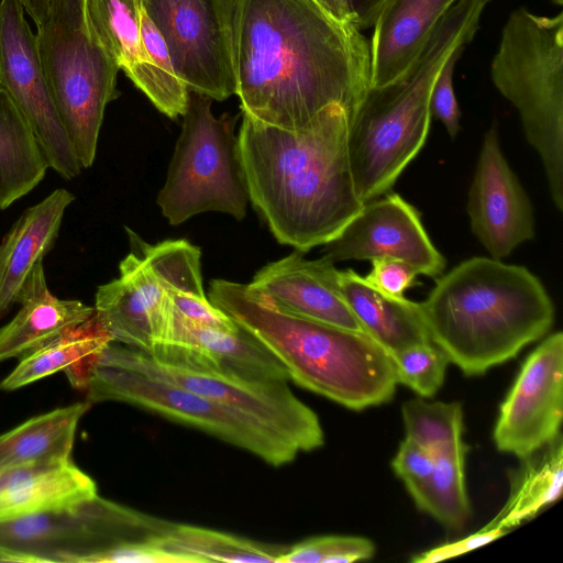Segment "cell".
Masks as SVG:
<instances>
[{
	"mask_svg": "<svg viewBox=\"0 0 563 563\" xmlns=\"http://www.w3.org/2000/svg\"><path fill=\"white\" fill-rule=\"evenodd\" d=\"M466 210L474 235L493 258L508 256L536 234L531 200L501 151L495 122L484 134Z\"/></svg>",
	"mask_w": 563,
	"mask_h": 563,
	"instance_id": "2e32d148",
	"label": "cell"
},
{
	"mask_svg": "<svg viewBox=\"0 0 563 563\" xmlns=\"http://www.w3.org/2000/svg\"><path fill=\"white\" fill-rule=\"evenodd\" d=\"M419 307L430 340L467 376L514 358L554 321L553 302L536 275L484 256L440 275Z\"/></svg>",
	"mask_w": 563,
	"mask_h": 563,
	"instance_id": "3957f363",
	"label": "cell"
},
{
	"mask_svg": "<svg viewBox=\"0 0 563 563\" xmlns=\"http://www.w3.org/2000/svg\"><path fill=\"white\" fill-rule=\"evenodd\" d=\"M96 364L135 371L227 405L278 433L299 452L316 450L324 443L318 416L295 396L287 382H250L174 367L115 341L104 347Z\"/></svg>",
	"mask_w": 563,
	"mask_h": 563,
	"instance_id": "8fae6325",
	"label": "cell"
},
{
	"mask_svg": "<svg viewBox=\"0 0 563 563\" xmlns=\"http://www.w3.org/2000/svg\"><path fill=\"white\" fill-rule=\"evenodd\" d=\"M18 303V313L0 328V362L24 357L95 313L91 306L59 299L51 292L43 261L26 279Z\"/></svg>",
	"mask_w": 563,
	"mask_h": 563,
	"instance_id": "7402d4cb",
	"label": "cell"
},
{
	"mask_svg": "<svg viewBox=\"0 0 563 563\" xmlns=\"http://www.w3.org/2000/svg\"><path fill=\"white\" fill-rule=\"evenodd\" d=\"M371 263L372 268L364 278L386 295L401 298L416 285L419 273L404 261L382 257L372 260Z\"/></svg>",
	"mask_w": 563,
	"mask_h": 563,
	"instance_id": "ab89813d",
	"label": "cell"
},
{
	"mask_svg": "<svg viewBox=\"0 0 563 563\" xmlns=\"http://www.w3.org/2000/svg\"><path fill=\"white\" fill-rule=\"evenodd\" d=\"M113 341L93 316L20 358V363L0 383L11 391L64 371L74 388L84 389L87 377L101 352Z\"/></svg>",
	"mask_w": 563,
	"mask_h": 563,
	"instance_id": "d4e9b609",
	"label": "cell"
},
{
	"mask_svg": "<svg viewBox=\"0 0 563 563\" xmlns=\"http://www.w3.org/2000/svg\"><path fill=\"white\" fill-rule=\"evenodd\" d=\"M522 461L521 467L512 476L507 503L486 527H498L508 531L561 497L562 434Z\"/></svg>",
	"mask_w": 563,
	"mask_h": 563,
	"instance_id": "83f0119b",
	"label": "cell"
},
{
	"mask_svg": "<svg viewBox=\"0 0 563 563\" xmlns=\"http://www.w3.org/2000/svg\"><path fill=\"white\" fill-rule=\"evenodd\" d=\"M34 21L35 25L42 24L51 10L52 0H19Z\"/></svg>",
	"mask_w": 563,
	"mask_h": 563,
	"instance_id": "ee69618b",
	"label": "cell"
},
{
	"mask_svg": "<svg viewBox=\"0 0 563 563\" xmlns=\"http://www.w3.org/2000/svg\"><path fill=\"white\" fill-rule=\"evenodd\" d=\"M465 45L457 47L443 65L432 89L430 99L431 114L437 117L454 139L460 130L461 112L453 90L454 67L465 49Z\"/></svg>",
	"mask_w": 563,
	"mask_h": 563,
	"instance_id": "8d00e7d4",
	"label": "cell"
},
{
	"mask_svg": "<svg viewBox=\"0 0 563 563\" xmlns=\"http://www.w3.org/2000/svg\"><path fill=\"white\" fill-rule=\"evenodd\" d=\"M5 473L7 471H0V489L4 483Z\"/></svg>",
	"mask_w": 563,
	"mask_h": 563,
	"instance_id": "bcb514c9",
	"label": "cell"
},
{
	"mask_svg": "<svg viewBox=\"0 0 563 563\" xmlns=\"http://www.w3.org/2000/svg\"><path fill=\"white\" fill-rule=\"evenodd\" d=\"M433 465V452L407 437L391 461L394 472L405 483L410 495L428 481Z\"/></svg>",
	"mask_w": 563,
	"mask_h": 563,
	"instance_id": "74e56055",
	"label": "cell"
},
{
	"mask_svg": "<svg viewBox=\"0 0 563 563\" xmlns=\"http://www.w3.org/2000/svg\"><path fill=\"white\" fill-rule=\"evenodd\" d=\"M322 256L333 263L396 258L433 278L445 268V258L431 242L419 212L395 192L366 202L322 245Z\"/></svg>",
	"mask_w": 563,
	"mask_h": 563,
	"instance_id": "9a60e30c",
	"label": "cell"
},
{
	"mask_svg": "<svg viewBox=\"0 0 563 563\" xmlns=\"http://www.w3.org/2000/svg\"><path fill=\"white\" fill-rule=\"evenodd\" d=\"M168 307L161 279L131 252L119 264V277L97 288L93 309L113 341L151 353L164 340Z\"/></svg>",
	"mask_w": 563,
	"mask_h": 563,
	"instance_id": "ac0fdd59",
	"label": "cell"
},
{
	"mask_svg": "<svg viewBox=\"0 0 563 563\" xmlns=\"http://www.w3.org/2000/svg\"><path fill=\"white\" fill-rule=\"evenodd\" d=\"M48 168L31 126L0 85V209L31 192Z\"/></svg>",
	"mask_w": 563,
	"mask_h": 563,
	"instance_id": "4316f807",
	"label": "cell"
},
{
	"mask_svg": "<svg viewBox=\"0 0 563 563\" xmlns=\"http://www.w3.org/2000/svg\"><path fill=\"white\" fill-rule=\"evenodd\" d=\"M235 95L241 110L289 131L331 104L353 117L371 89V42L312 0H236Z\"/></svg>",
	"mask_w": 563,
	"mask_h": 563,
	"instance_id": "6da1fadb",
	"label": "cell"
},
{
	"mask_svg": "<svg viewBox=\"0 0 563 563\" xmlns=\"http://www.w3.org/2000/svg\"><path fill=\"white\" fill-rule=\"evenodd\" d=\"M406 437L434 452L462 438L463 409L460 402H428L415 398L402 404Z\"/></svg>",
	"mask_w": 563,
	"mask_h": 563,
	"instance_id": "836d02e7",
	"label": "cell"
},
{
	"mask_svg": "<svg viewBox=\"0 0 563 563\" xmlns=\"http://www.w3.org/2000/svg\"><path fill=\"white\" fill-rule=\"evenodd\" d=\"M349 128L339 104L297 131L243 114L238 140L249 198L280 244L303 253L323 245L364 206L350 166Z\"/></svg>",
	"mask_w": 563,
	"mask_h": 563,
	"instance_id": "7a4b0ae2",
	"label": "cell"
},
{
	"mask_svg": "<svg viewBox=\"0 0 563 563\" xmlns=\"http://www.w3.org/2000/svg\"><path fill=\"white\" fill-rule=\"evenodd\" d=\"M507 530L498 527H484L478 532L459 541L442 544L415 555V563H433L462 555L473 549L485 545L503 537Z\"/></svg>",
	"mask_w": 563,
	"mask_h": 563,
	"instance_id": "60d3db41",
	"label": "cell"
},
{
	"mask_svg": "<svg viewBox=\"0 0 563 563\" xmlns=\"http://www.w3.org/2000/svg\"><path fill=\"white\" fill-rule=\"evenodd\" d=\"M36 45L55 108L81 168L92 166L109 102L119 95L115 62L92 36L84 0H52Z\"/></svg>",
	"mask_w": 563,
	"mask_h": 563,
	"instance_id": "ba28073f",
	"label": "cell"
},
{
	"mask_svg": "<svg viewBox=\"0 0 563 563\" xmlns=\"http://www.w3.org/2000/svg\"><path fill=\"white\" fill-rule=\"evenodd\" d=\"M82 391L90 405L120 401L205 431L272 466L296 459L298 449L257 420L211 398L135 371L96 364Z\"/></svg>",
	"mask_w": 563,
	"mask_h": 563,
	"instance_id": "30bf717a",
	"label": "cell"
},
{
	"mask_svg": "<svg viewBox=\"0 0 563 563\" xmlns=\"http://www.w3.org/2000/svg\"><path fill=\"white\" fill-rule=\"evenodd\" d=\"M457 0H387L371 42V88L386 86L412 64L430 32Z\"/></svg>",
	"mask_w": 563,
	"mask_h": 563,
	"instance_id": "44dd1931",
	"label": "cell"
},
{
	"mask_svg": "<svg viewBox=\"0 0 563 563\" xmlns=\"http://www.w3.org/2000/svg\"><path fill=\"white\" fill-rule=\"evenodd\" d=\"M374 554L375 544L367 538L323 536L289 547L277 563H351L369 560Z\"/></svg>",
	"mask_w": 563,
	"mask_h": 563,
	"instance_id": "d590c367",
	"label": "cell"
},
{
	"mask_svg": "<svg viewBox=\"0 0 563 563\" xmlns=\"http://www.w3.org/2000/svg\"><path fill=\"white\" fill-rule=\"evenodd\" d=\"M386 1L387 0H356L358 29L361 31L373 27Z\"/></svg>",
	"mask_w": 563,
	"mask_h": 563,
	"instance_id": "7bdbcfd3",
	"label": "cell"
},
{
	"mask_svg": "<svg viewBox=\"0 0 563 563\" xmlns=\"http://www.w3.org/2000/svg\"><path fill=\"white\" fill-rule=\"evenodd\" d=\"M211 101L189 90L181 132L157 196L162 214L172 225L209 211L236 220L246 214L250 198L234 134L238 117L216 118Z\"/></svg>",
	"mask_w": 563,
	"mask_h": 563,
	"instance_id": "9c48e42d",
	"label": "cell"
},
{
	"mask_svg": "<svg viewBox=\"0 0 563 563\" xmlns=\"http://www.w3.org/2000/svg\"><path fill=\"white\" fill-rule=\"evenodd\" d=\"M208 299L263 343L302 388L352 410L393 399L398 382L391 355L368 334L287 312L235 282L211 280Z\"/></svg>",
	"mask_w": 563,
	"mask_h": 563,
	"instance_id": "277c9868",
	"label": "cell"
},
{
	"mask_svg": "<svg viewBox=\"0 0 563 563\" xmlns=\"http://www.w3.org/2000/svg\"><path fill=\"white\" fill-rule=\"evenodd\" d=\"M496 89L518 110L528 143L543 164L555 208L563 211V13L515 9L490 63Z\"/></svg>",
	"mask_w": 563,
	"mask_h": 563,
	"instance_id": "52a82bcc",
	"label": "cell"
},
{
	"mask_svg": "<svg viewBox=\"0 0 563 563\" xmlns=\"http://www.w3.org/2000/svg\"><path fill=\"white\" fill-rule=\"evenodd\" d=\"M88 27L139 88L150 66L141 37V0H84Z\"/></svg>",
	"mask_w": 563,
	"mask_h": 563,
	"instance_id": "f1b7e54d",
	"label": "cell"
},
{
	"mask_svg": "<svg viewBox=\"0 0 563 563\" xmlns=\"http://www.w3.org/2000/svg\"><path fill=\"white\" fill-rule=\"evenodd\" d=\"M340 284L344 299L364 332L388 353L431 341L419 302L386 295L352 269L340 271Z\"/></svg>",
	"mask_w": 563,
	"mask_h": 563,
	"instance_id": "cb8c5ba5",
	"label": "cell"
},
{
	"mask_svg": "<svg viewBox=\"0 0 563 563\" xmlns=\"http://www.w3.org/2000/svg\"><path fill=\"white\" fill-rule=\"evenodd\" d=\"M169 547L192 558L196 563H277L289 548L261 543L208 528L176 522L169 536Z\"/></svg>",
	"mask_w": 563,
	"mask_h": 563,
	"instance_id": "4dcf8cb0",
	"label": "cell"
},
{
	"mask_svg": "<svg viewBox=\"0 0 563 563\" xmlns=\"http://www.w3.org/2000/svg\"><path fill=\"white\" fill-rule=\"evenodd\" d=\"M466 452L462 438L437 449L430 477L411 495L421 511L453 530H461L472 512L464 479Z\"/></svg>",
	"mask_w": 563,
	"mask_h": 563,
	"instance_id": "f546056e",
	"label": "cell"
},
{
	"mask_svg": "<svg viewBox=\"0 0 563 563\" xmlns=\"http://www.w3.org/2000/svg\"><path fill=\"white\" fill-rule=\"evenodd\" d=\"M0 562H23V563H38V561L25 553L9 549L0 544Z\"/></svg>",
	"mask_w": 563,
	"mask_h": 563,
	"instance_id": "f6af8a7d",
	"label": "cell"
},
{
	"mask_svg": "<svg viewBox=\"0 0 563 563\" xmlns=\"http://www.w3.org/2000/svg\"><path fill=\"white\" fill-rule=\"evenodd\" d=\"M553 3L558 4V5H562L563 4V0H551Z\"/></svg>",
	"mask_w": 563,
	"mask_h": 563,
	"instance_id": "7dc6e473",
	"label": "cell"
},
{
	"mask_svg": "<svg viewBox=\"0 0 563 563\" xmlns=\"http://www.w3.org/2000/svg\"><path fill=\"white\" fill-rule=\"evenodd\" d=\"M140 20L142 43L150 66L139 89L168 118L183 117L187 109L189 89L177 75L166 42L146 14L143 4Z\"/></svg>",
	"mask_w": 563,
	"mask_h": 563,
	"instance_id": "1f68e13d",
	"label": "cell"
},
{
	"mask_svg": "<svg viewBox=\"0 0 563 563\" xmlns=\"http://www.w3.org/2000/svg\"><path fill=\"white\" fill-rule=\"evenodd\" d=\"M490 1L457 0L406 71L386 86L371 88L350 119L349 159L363 205L387 194L422 148L434 82L453 52L473 41Z\"/></svg>",
	"mask_w": 563,
	"mask_h": 563,
	"instance_id": "5b68a950",
	"label": "cell"
},
{
	"mask_svg": "<svg viewBox=\"0 0 563 563\" xmlns=\"http://www.w3.org/2000/svg\"><path fill=\"white\" fill-rule=\"evenodd\" d=\"M133 252L155 272L165 288L206 296L202 287L200 250L186 240H166L151 245L126 228Z\"/></svg>",
	"mask_w": 563,
	"mask_h": 563,
	"instance_id": "d6a6232c",
	"label": "cell"
},
{
	"mask_svg": "<svg viewBox=\"0 0 563 563\" xmlns=\"http://www.w3.org/2000/svg\"><path fill=\"white\" fill-rule=\"evenodd\" d=\"M152 352L163 364L190 371L250 382L290 379L279 360L241 327L228 331L199 325L177 313L170 301L164 340Z\"/></svg>",
	"mask_w": 563,
	"mask_h": 563,
	"instance_id": "e0dca14e",
	"label": "cell"
},
{
	"mask_svg": "<svg viewBox=\"0 0 563 563\" xmlns=\"http://www.w3.org/2000/svg\"><path fill=\"white\" fill-rule=\"evenodd\" d=\"M563 417V334L544 339L527 357L499 408L493 439L525 459L558 438Z\"/></svg>",
	"mask_w": 563,
	"mask_h": 563,
	"instance_id": "5bb4252c",
	"label": "cell"
},
{
	"mask_svg": "<svg viewBox=\"0 0 563 563\" xmlns=\"http://www.w3.org/2000/svg\"><path fill=\"white\" fill-rule=\"evenodd\" d=\"M174 525L96 495L59 510L0 521V544L38 563H190L169 548Z\"/></svg>",
	"mask_w": 563,
	"mask_h": 563,
	"instance_id": "8992f818",
	"label": "cell"
},
{
	"mask_svg": "<svg viewBox=\"0 0 563 563\" xmlns=\"http://www.w3.org/2000/svg\"><path fill=\"white\" fill-rule=\"evenodd\" d=\"M247 286L287 312L364 332L342 294L340 271L324 256L309 260L296 250L262 267Z\"/></svg>",
	"mask_w": 563,
	"mask_h": 563,
	"instance_id": "d6986e66",
	"label": "cell"
},
{
	"mask_svg": "<svg viewBox=\"0 0 563 563\" xmlns=\"http://www.w3.org/2000/svg\"><path fill=\"white\" fill-rule=\"evenodd\" d=\"M190 91L223 101L235 93L236 0H141Z\"/></svg>",
	"mask_w": 563,
	"mask_h": 563,
	"instance_id": "7c38bea8",
	"label": "cell"
},
{
	"mask_svg": "<svg viewBox=\"0 0 563 563\" xmlns=\"http://www.w3.org/2000/svg\"><path fill=\"white\" fill-rule=\"evenodd\" d=\"M98 495L95 481L71 459L7 470L0 521L55 511Z\"/></svg>",
	"mask_w": 563,
	"mask_h": 563,
	"instance_id": "603a6c76",
	"label": "cell"
},
{
	"mask_svg": "<svg viewBox=\"0 0 563 563\" xmlns=\"http://www.w3.org/2000/svg\"><path fill=\"white\" fill-rule=\"evenodd\" d=\"M390 355L398 384L427 398L442 387L450 361L432 341L411 345Z\"/></svg>",
	"mask_w": 563,
	"mask_h": 563,
	"instance_id": "e575fe53",
	"label": "cell"
},
{
	"mask_svg": "<svg viewBox=\"0 0 563 563\" xmlns=\"http://www.w3.org/2000/svg\"><path fill=\"white\" fill-rule=\"evenodd\" d=\"M322 11L340 23L358 29L356 0H312Z\"/></svg>",
	"mask_w": 563,
	"mask_h": 563,
	"instance_id": "b9f144b4",
	"label": "cell"
},
{
	"mask_svg": "<svg viewBox=\"0 0 563 563\" xmlns=\"http://www.w3.org/2000/svg\"><path fill=\"white\" fill-rule=\"evenodd\" d=\"M88 401L33 417L0 434V471L71 459L75 433Z\"/></svg>",
	"mask_w": 563,
	"mask_h": 563,
	"instance_id": "484cf974",
	"label": "cell"
},
{
	"mask_svg": "<svg viewBox=\"0 0 563 563\" xmlns=\"http://www.w3.org/2000/svg\"><path fill=\"white\" fill-rule=\"evenodd\" d=\"M75 195L57 188L25 209L0 243V319L18 303L34 267L44 260L58 236L66 209Z\"/></svg>",
	"mask_w": 563,
	"mask_h": 563,
	"instance_id": "ffe728a7",
	"label": "cell"
},
{
	"mask_svg": "<svg viewBox=\"0 0 563 563\" xmlns=\"http://www.w3.org/2000/svg\"><path fill=\"white\" fill-rule=\"evenodd\" d=\"M0 85L31 126L49 168L71 180L81 166L55 108L36 36L19 0H0Z\"/></svg>",
	"mask_w": 563,
	"mask_h": 563,
	"instance_id": "4fadbf2b",
	"label": "cell"
},
{
	"mask_svg": "<svg viewBox=\"0 0 563 563\" xmlns=\"http://www.w3.org/2000/svg\"><path fill=\"white\" fill-rule=\"evenodd\" d=\"M172 307L181 317L203 327L234 331L239 325L207 296H196L165 288Z\"/></svg>",
	"mask_w": 563,
	"mask_h": 563,
	"instance_id": "f35d334b",
	"label": "cell"
}]
</instances>
